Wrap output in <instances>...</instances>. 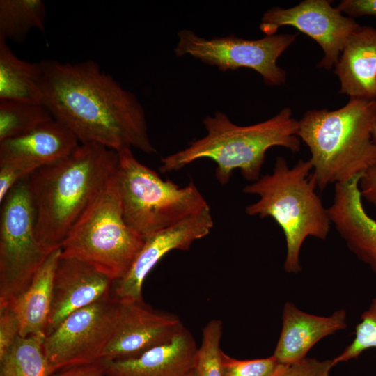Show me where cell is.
Returning a JSON list of instances; mask_svg holds the SVG:
<instances>
[{"label": "cell", "instance_id": "obj_1", "mask_svg": "<svg viewBox=\"0 0 376 376\" xmlns=\"http://www.w3.org/2000/svg\"><path fill=\"white\" fill-rule=\"evenodd\" d=\"M42 105L80 143H95L116 152L134 148L156 152L143 107L93 60L40 61Z\"/></svg>", "mask_w": 376, "mask_h": 376}, {"label": "cell", "instance_id": "obj_2", "mask_svg": "<svg viewBox=\"0 0 376 376\" xmlns=\"http://www.w3.org/2000/svg\"><path fill=\"white\" fill-rule=\"evenodd\" d=\"M118 152L95 143H79L68 156L28 176L36 212V234L50 251L68 233L109 184Z\"/></svg>", "mask_w": 376, "mask_h": 376}, {"label": "cell", "instance_id": "obj_3", "mask_svg": "<svg viewBox=\"0 0 376 376\" xmlns=\"http://www.w3.org/2000/svg\"><path fill=\"white\" fill-rule=\"evenodd\" d=\"M203 123L207 134L187 148L162 158V173L179 171L196 160L207 159L216 163L215 177L221 185L229 182L236 169L245 179L255 182L260 177L269 148L282 146L293 152L300 150L298 120L288 107L251 125H236L221 111L207 116Z\"/></svg>", "mask_w": 376, "mask_h": 376}, {"label": "cell", "instance_id": "obj_4", "mask_svg": "<svg viewBox=\"0 0 376 376\" xmlns=\"http://www.w3.org/2000/svg\"><path fill=\"white\" fill-rule=\"evenodd\" d=\"M376 100L350 97L343 107L311 109L298 120L297 135L308 146L317 189L348 182L376 163Z\"/></svg>", "mask_w": 376, "mask_h": 376}, {"label": "cell", "instance_id": "obj_5", "mask_svg": "<svg viewBox=\"0 0 376 376\" xmlns=\"http://www.w3.org/2000/svg\"><path fill=\"white\" fill-rule=\"evenodd\" d=\"M312 170L309 159H299L289 167L284 157H278L272 173L243 188L244 193L259 197L246 207V213L270 217L281 228L287 248L283 268L288 273L301 271L300 251L308 237L325 240L330 231L331 219L316 193Z\"/></svg>", "mask_w": 376, "mask_h": 376}, {"label": "cell", "instance_id": "obj_6", "mask_svg": "<svg viewBox=\"0 0 376 376\" xmlns=\"http://www.w3.org/2000/svg\"><path fill=\"white\" fill-rule=\"evenodd\" d=\"M115 173L124 219L144 239L169 228L208 205L191 181L180 187L141 163L131 148L118 152Z\"/></svg>", "mask_w": 376, "mask_h": 376}, {"label": "cell", "instance_id": "obj_7", "mask_svg": "<svg viewBox=\"0 0 376 376\" xmlns=\"http://www.w3.org/2000/svg\"><path fill=\"white\" fill-rule=\"evenodd\" d=\"M144 242L124 219L114 174L68 233L61 256L81 260L114 282L129 272Z\"/></svg>", "mask_w": 376, "mask_h": 376}, {"label": "cell", "instance_id": "obj_8", "mask_svg": "<svg viewBox=\"0 0 376 376\" xmlns=\"http://www.w3.org/2000/svg\"><path fill=\"white\" fill-rule=\"evenodd\" d=\"M28 176L1 203L0 306L10 304L24 291L52 252L36 237V212Z\"/></svg>", "mask_w": 376, "mask_h": 376}, {"label": "cell", "instance_id": "obj_9", "mask_svg": "<svg viewBox=\"0 0 376 376\" xmlns=\"http://www.w3.org/2000/svg\"><path fill=\"white\" fill-rule=\"evenodd\" d=\"M296 36V33H276L246 40L231 34L207 39L191 30L182 29L178 33L174 53L180 57L191 56L222 72L248 68L259 73L265 84L279 86L285 83L286 72L276 61Z\"/></svg>", "mask_w": 376, "mask_h": 376}, {"label": "cell", "instance_id": "obj_10", "mask_svg": "<svg viewBox=\"0 0 376 376\" xmlns=\"http://www.w3.org/2000/svg\"><path fill=\"white\" fill-rule=\"evenodd\" d=\"M117 298L112 293L65 318L45 336L44 351L53 373L102 360L112 334Z\"/></svg>", "mask_w": 376, "mask_h": 376}, {"label": "cell", "instance_id": "obj_11", "mask_svg": "<svg viewBox=\"0 0 376 376\" xmlns=\"http://www.w3.org/2000/svg\"><path fill=\"white\" fill-rule=\"evenodd\" d=\"M332 1L304 0L297 6L274 7L263 15L260 29L265 36L276 34L283 26H292L319 44L324 56L318 68L330 70L337 63L349 36L359 28L353 18L345 17Z\"/></svg>", "mask_w": 376, "mask_h": 376}, {"label": "cell", "instance_id": "obj_12", "mask_svg": "<svg viewBox=\"0 0 376 376\" xmlns=\"http://www.w3.org/2000/svg\"><path fill=\"white\" fill-rule=\"evenodd\" d=\"M184 327L176 315L153 308L143 300L117 298L114 326L102 359L137 357L169 343Z\"/></svg>", "mask_w": 376, "mask_h": 376}, {"label": "cell", "instance_id": "obj_13", "mask_svg": "<svg viewBox=\"0 0 376 376\" xmlns=\"http://www.w3.org/2000/svg\"><path fill=\"white\" fill-rule=\"evenodd\" d=\"M214 225L207 205L179 223L145 239L130 269L113 282L112 295L118 299L143 300L142 287L146 277L157 263L173 250L186 251L194 242L207 235Z\"/></svg>", "mask_w": 376, "mask_h": 376}, {"label": "cell", "instance_id": "obj_14", "mask_svg": "<svg viewBox=\"0 0 376 376\" xmlns=\"http://www.w3.org/2000/svg\"><path fill=\"white\" fill-rule=\"evenodd\" d=\"M113 284L92 265L75 258L60 256L45 336L73 312L110 295Z\"/></svg>", "mask_w": 376, "mask_h": 376}, {"label": "cell", "instance_id": "obj_15", "mask_svg": "<svg viewBox=\"0 0 376 376\" xmlns=\"http://www.w3.org/2000/svg\"><path fill=\"white\" fill-rule=\"evenodd\" d=\"M360 178L335 185L327 212L348 249L376 273V221L366 212L362 204Z\"/></svg>", "mask_w": 376, "mask_h": 376}, {"label": "cell", "instance_id": "obj_16", "mask_svg": "<svg viewBox=\"0 0 376 376\" xmlns=\"http://www.w3.org/2000/svg\"><path fill=\"white\" fill-rule=\"evenodd\" d=\"M346 320L345 309L337 310L329 316H320L306 313L287 301L282 312L281 331L272 355L283 364L299 361L318 341L345 329Z\"/></svg>", "mask_w": 376, "mask_h": 376}, {"label": "cell", "instance_id": "obj_17", "mask_svg": "<svg viewBox=\"0 0 376 376\" xmlns=\"http://www.w3.org/2000/svg\"><path fill=\"white\" fill-rule=\"evenodd\" d=\"M198 347L185 327L169 343L130 359L103 360L105 376H187L194 367Z\"/></svg>", "mask_w": 376, "mask_h": 376}, {"label": "cell", "instance_id": "obj_18", "mask_svg": "<svg viewBox=\"0 0 376 376\" xmlns=\"http://www.w3.org/2000/svg\"><path fill=\"white\" fill-rule=\"evenodd\" d=\"M334 73L340 80V93L376 100V29L360 25L349 36Z\"/></svg>", "mask_w": 376, "mask_h": 376}, {"label": "cell", "instance_id": "obj_19", "mask_svg": "<svg viewBox=\"0 0 376 376\" xmlns=\"http://www.w3.org/2000/svg\"><path fill=\"white\" fill-rule=\"evenodd\" d=\"M79 143L67 127L52 119L25 134L0 141V162H24L40 167L68 156Z\"/></svg>", "mask_w": 376, "mask_h": 376}, {"label": "cell", "instance_id": "obj_20", "mask_svg": "<svg viewBox=\"0 0 376 376\" xmlns=\"http://www.w3.org/2000/svg\"><path fill=\"white\" fill-rule=\"evenodd\" d=\"M61 249L54 250L34 275L24 291L10 304L19 320V336H42L50 313L54 274Z\"/></svg>", "mask_w": 376, "mask_h": 376}, {"label": "cell", "instance_id": "obj_21", "mask_svg": "<svg viewBox=\"0 0 376 376\" xmlns=\"http://www.w3.org/2000/svg\"><path fill=\"white\" fill-rule=\"evenodd\" d=\"M40 62L18 58L0 38V100L42 104Z\"/></svg>", "mask_w": 376, "mask_h": 376}, {"label": "cell", "instance_id": "obj_22", "mask_svg": "<svg viewBox=\"0 0 376 376\" xmlns=\"http://www.w3.org/2000/svg\"><path fill=\"white\" fill-rule=\"evenodd\" d=\"M45 336H19L8 352L0 359V376H52L46 357Z\"/></svg>", "mask_w": 376, "mask_h": 376}, {"label": "cell", "instance_id": "obj_23", "mask_svg": "<svg viewBox=\"0 0 376 376\" xmlns=\"http://www.w3.org/2000/svg\"><path fill=\"white\" fill-rule=\"evenodd\" d=\"M45 18L41 0H1L0 38L23 42L33 29L45 32Z\"/></svg>", "mask_w": 376, "mask_h": 376}, {"label": "cell", "instance_id": "obj_24", "mask_svg": "<svg viewBox=\"0 0 376 376\" xmlns=\"http://www.w3.org/2000/svg\"><path fill=\"white\" fill-rule=\"evenodd\" d=\"M52 119L42 104L0 100V141L25 134Z\"/></svg>", "mask_w": 376, "mask_h": 376}, {"label": "cell", "instance_id": "obj_25", "mask_svg": "<svg viewBox=\"0 0 376 376\" xmlns=\"http://www.w3.org/2000/svg\"><path fill=\"white\" fill-rule=\"evenodd\" d=\"M223 323L209 321L202 330V340L198 347L194 369L198 376H223L220 347Z\"/></svg>", "mask_w": 376, "mask_h": 376}, {"label": "cell", "instance_id": "obj_26", "mask_svg": "<svg viewBox=\"0 0 376 376\" xmlns=\"http://www.w3.org/2000/svg\"><path fill=\"white\" fill-rule=\"evenodd\" d=\"M376 348V297L361 314L357 324L354 338L345 349L334 359L336 364L358 358L364 351Z\"/></svg>", "mask_w": 376, "mask_h": 376}, {"label": "cell", "instance_id": "obj_27", "mask_svg": "<svg viewBox=\"0 0 376 376\" xmlns=\"http://www.w3.org/2000/svg\"><path fill=\"white\" fill-rule=\"evenodd\" d=\"M223 376H271L280 363L274 355L253 359H237L221 354Z\"/></svg>", "mask_w": 376, "mask_h": 376}, {"label": "cell", "instance_id": "obj_28", "mask_svg": "<svg viewBox=\"0 0 376 376\" xmlns=\"http://www.w3.org/2000/svg\"><path fill=\"white\" fill-rule=\"evenodd\" d=\"M336 365L334 359L321 361L306 357L292 363H279L271 376H330Z\"/></svg>", "mask_w": 376, "mask_h": 376}, {"label": "cell", "instance_id": "obj_29", "mask_svg": "<svg viewBox=\"0 0 376 376\" xmlns=\"http://www.w3.org/2000/svg\"><path fill=\"white\" fill-rule=\"evenodd\" d=\"M39 168L36 164L24 162H0V203L11 189Z\"/></svg>", "mask_w": 376, "mask_h": 376}, {"label": "cell", "instance_id": "obj_30", "mask_svg": "<svg viewBox=\"0 0 376 376\" xmlns=\"http://www.w3.org/2000/svg\"><path fill=\"white\" fill-rule=\"evenodd\" d=\"M19 318L10 304L0 306V359L19 336Z\"/></svg>", "mask_w": 376, "mask_h": 376}, {"label": "cell", "instance_id": "obj_31", "mask_svg": "<svg viewBox=\"0 0 376 376\" xmlns=\"http://www.w3.org/2000/svg\"><path fill=\"white\" fill-rule=\"evenodd\" d=\"M336 8L352 18L364 15L376 18V0H343Z\"/></svg>", "mask_w": 376, "mask_h": 376}, {"label": "cell", "instance_id": "obj_32", "mask_svg": "<svg viewBox=\"0 0 376 376\" xmlns=\"http://www.w3.org/2000/svg\"><path fill=\"white\" fill-rule=\"evenodd\" d=\"M359 189L361 198L376 207V163L361 175Z\"/></svg>", "mask_w": 376, "mask_h": 376}, {"label": "cell", "instance_id": "obj_33", "mask_svg": "<svg viewBox=\"0 0 376 376\" xmlns=\"http://www.w3.org/2000/svg\"><path fill=\"white\" fill-rule=\"evenodd\" d=\"M54 376H105L104 363L102 359L91 363L72 366L60 370Z\"/></svg>", "mask_w": 376, "mask_h": 376}, {"label": "cell", "instance_id": "obj_34", "mask_svg": "<svg viewBox=\"0 0 376 376\" xmlns=\"http://www.w3.org/2000/svg\"><path fill=\"white\" fill-rule=\"evenodd\" d=\"M372 138L373 141L376 143V125L373 127L372 131Z\"/></svg>", "mask_w": 376, "mask_h": 376}, {"label": "cell", "instance_id": "obj_35", "mask_svg": "<svg viewBox=\"0 0 376 376\" xmlns=\"http://www.w3.org/2000/svg\"><path fill=\"white\" fill-rule=\"evenodd\" d=\"M187 376H198L194 369H193Z\"/></svg>", "mask_w": 376, "mask_h": 376}]
</instances>
